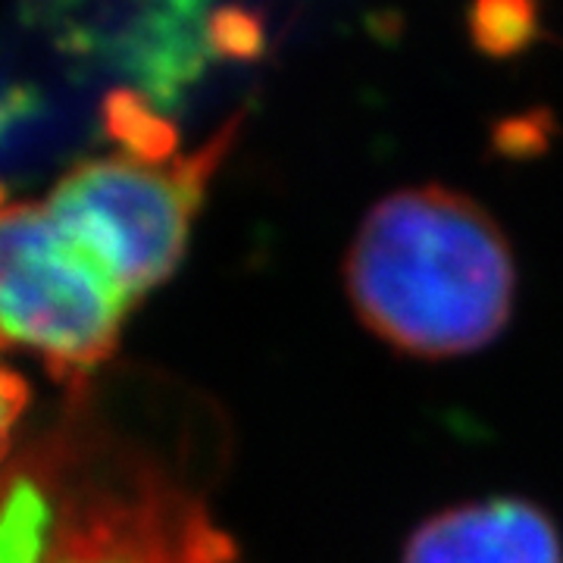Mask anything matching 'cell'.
Here are the masks:
<instances>
[{"label": "cell", "mask_w": 563, "mask_h": 563, "mask_svg": "<svg viewBox=\"0 0 563 563\" xmlns=\"http://www.w3.org/2000/svg\"><path fill=\"white\" fill-rule=\"evenodd\" d=\"M47 504L29 479H20L0 498V563H41L47 542Z\"/></svg>", "instance_id": "52a82bcc"}, {"label": "cell", "mask_w": 563, "mask_h": 563, "mask_svg": "<svg viewBox=\"0 0 563 563\" xmlns=\"http://www.w3.org/2000/svg\"><path fill=\"white\" fill-rule=\"evenodd\" d=\"M232 135L235 122L185 161H141L122 151L91 157L54 185L44 207L132 301L176 273Z\"/></svg>", "instance_id": "7a4b0ae2"}, {"label": "cell", "mask_w": 563, "mask_h": 563, "mask_svg": "<svg viewBox=\"0 0 563 563\" xmlns=\"http://www.w3.org/2000/svg\"><path fill=\"white\" fill-rule=\"evenodd\" d=\"M473 41L492 57H510L539 35V13L529 3H483L470 22Z\"/></svg>", "instance_id": "ba28073f"}, {"label": "cell", "mask_w": 563, "mask_h": 563, "mask_svg": "<svg viewBox=\"0 0 563 563\" xmlns=\"http://www.w3.org/2000/svg\"><path fill=\"white\" fill-rule=\"evenodd\" d=\"M344 288L388 347L448 361L501 335L517 266L485 207L444 185H417L369 207L344 257Z\"/></svg>", "instance_id": "6da1fadb"}, {"label": "cell", "mask_w": 563, "mask_h": 563, "mask_svg": "<svg viewBox=\"0 0 563 563\" xmlns=\"http://www.w3.org/2000/svg\"><path fill=\"white\" fill-rule=\"evenodd\" d=\"M129 298L44 203L0 188V347L38 354L57 376L88 373L120 339Z\"/></svg>", "instance_id": "3957f363"}, {"label": "cell", "mask_w": 563, "mask_h": 563, "mask_svg": "<svg viewBox=\"0 0 563 563\" xmlns=\"http://www.w3.org/2000/svg\"><path fill=\"white\" fill-rule=\"evenodd\" d=\"M103 122L110 139L120 141L122 154L141 161H169L176 147V132L163 122L157 107L144 101L139 91H117L107 98Z\"/></svg>", "instance_id": "8992f818"}, {"label": "cell", "mask_w": 563, "mask_h": 563, "mask_svg": "<svg viewBox=\"0 0 563 563\" xmlns=\"http://www.w3.org/2000/svg\"><path fill=\"white\" fill-rule=\"evenodd\" d=\"M25 401H29V388H25V383H22L16 373H10V369L0 363V457H3L7 448H10V435H13V426L20 420Z\"/></svg>", "instance_id": "30bf717a"}, {"label": "cell", "mask_w": 563, "mask_h": 563, "mask_svg": "<svg viewBox=\"0 0 563 563\" xmlns=\"http://www.w3.org/2000/svg\"><path fill=\"white\" fill-rule=\"evenodd\" d=\"M401 563H563V542L539 504L492 498L429 517L404 544Z\"/></svg>", "instance_id": "277c9868"}, {"label": "cell", "mask_w": 563, "mask_h": 563, "mask_svg": "<svg viewBox=\"0 0 563 563\" xmlns=\"http://www.w3.org/2000/svg\"><path fill=\"white\" fill-rule=\"evenodd\" d=\"M210 44L225 57H254L263 47L261 20L244 10H213Z\"/></svg>", "instance_id": "9c48e42d"}, {"label": "cell", "mask_w": 563, "mask_h": 563, "mask_svg": "<svg viewBox=\"0 0 563 563\" xmlns=\"http://www.w3.org/2000/svg\"><path fill=\"white\" fill-rule=\"evenodd\" d=\"M213 10L198 3L141 7L122 22L120 35L98 32V44L139 81L141 98L154 107L179 101L181 88L203 69L213 51L210 44Z\"/></svg>", "instance_id": "5b68a950"}]
</instances>
